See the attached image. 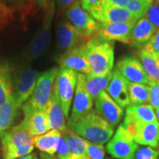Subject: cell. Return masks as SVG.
I'll return each mask as SVG.
<instances>
[{
	"label": "cell",
	"mask_w": 159,
	"mask_h": 159,
	"mask_svg": "<svg viewBox=\"0 0 159 159\" xmlns=\"http://www.w3.org/2000/svg\"><path fill=\"white\" fill-rule=\"evenodd\" d=\"M85 43L63 52L58 60L61 68L71 69L84 75L91 74Z\"/></svg>",
	"instance_id": "30bf717a"
},
{
	"label": "cell",
	"mask_w": 159,
	"mask_h": 159,
	"mask_svg": "<svg viewBox=\"0 0 159 159\" xmlns=\"http://www.w3.org/2000/svg\"><path fill=\"white\" fill-rule=\"evenodd\" d=\"M154 2V0H131L125 8L139 20L145 16Z\"/></svg>",
	"instance_id": "f546056e"
},
{
	"label": "cell",
	"mask_w": 159,
	"mask_h": 159,
	"mask_svg": "<svg viewBox=\"0 0 159 159\" xmlns=\"http://www.w3.org/2000/svg\"><path fill=\"white\" fill-rule=\"evenodd\" d=\"M139 145L122 125H119L113 138L106 145V150L114 158L135 159Z\"/></svg>",
	"instance_id": "52a82bcc"
},
{
	"label": "cell",
	"mask_w": 159,
	"mask_h": 159,
	"mask_svg": "<svg viewBox=\"0 0 159 159\" xmlns=\"http://www.w3.org/2000/svg\"><path fill=\"white\" fill-rule=\"evenodd\" d=\"M58 71L57 67H52L40 74L31 97L21 106L25 117L23 120L27 124L31 116L35 112L43 111L46 105L48 103L52 94Z\"/></svg>",
	"instance_id": "277c9868"
},
{
	"label": "cell",
	"mask_w": 159,
	"mask_h": 159,
	"mask_svg": "<svg viewBox=\"0 0 159 159\" xmlns=\"http://www.w3.org/2000/svg\"><path fill=\"white\" fill-rule=\"evenodd\" d=\"M49 121L43 111L35 112L28 122V130L32 136H41L48 132Z\"/></svg>",
	"instance_id": "f1b7e54d"
},
{
	"label": "cell",
	"mask_w": 159,
	"mask_h": 159,
	"mask_svg": "<svg viewBox=\"0 0 159 159\" xmlns=\"http://www.w3.org/2000/svg\"><path fill=\"white\" fill-rule=\"evenodd\" d=\"M158 122L153 107L149 104L128 105L125 111L124 127Z\"/></svg>",
	"instance_id": "e0dca14e"
},
{
	"label": "cell",
	"mask_w": 159,
	"mask_h": 159,
	"mask_svg": "<svg viewBox=\"0 0 159 159\" xmlns=\"http://www.w3.org/2000/svg\"><path fill=\"white\" fill-rule=\"evenodd\" d=\"M95 108L97 114L114 128L120 123L124 116L123 108L105 91L101 93L95 100Z\"/></svg>",
	"instance_id": "4fadbf2b"
},
{
	"label": "cell",
	"mask_w": 159,
	"mask_h": 159,
	"mask_svg": "<svg viewBox=\"0 0 159 159\" xmlns=\"http://www.w3.org/2000/svg\"><path fill=\"white\" fill-rule=\"evenodd\" d=\"M77 74L69 69L60 68L55 79L54 89L62 105L65 116L69 118V111L76 89Z\"/></svg>",
	"instance_id": "8992f818"
},
{
	"label": "cell",
	"mask_w": 159,
	"mask_h": 159,
	"mask_svg": "<svg viewBox=\"0 0 159 159\" xmlns=\"http://www.w3.org/2000/svg\"><path fill=\"white\" fill-rule=\"evenodd\" d=\"M81 7L94 17L104 9L107 0H79Z\"/></svg>",
	"instance_id": "4dcf8cb0"
},
{
	"label": "cell",
	"mask_w": 159,
	"mask_h": 159,
	"mask_svg": "<svg viewBox=\"0 0 159 159\" xmlns=\"http://www.w3.org/2000/svg\"><path fill=\"white\" fill-rule=\"evenodd\" d=\"M150 104L155 108H159V83L150 85Z\"/></svg>",
	"instance_id": "d590c367"
},
{
	"label": "cell",
	"mask_w": 159,
	"mask_h": 159,
	"mask_svg": "<svg viewBox=\"0 0 159 159\" xmlns=\"http://www.w3.org/2000/svg\"><path fill=\"white\" fill-rule=\"evenodd\" d=\"M7 1H10V2H16V1H19V0H7Z\"/></svg>",
	"instance_id": "f6af8a7d"
},
{
	"label": "cell",
	"mask_w": 159,
	"mask_h": 159,
	"mask_svg": "<svg viewBox=\"0 0 159 159\" xmlns=\"http://www.w3.org/2000/svg\"><path fill=\"white\" fill-rule=\"evenodd\" d=\"M141 49L148 52L159 55V29H157L153 35L151 36L148 41Z\"/></svg>",
	"instance_id": "836d02e7"
},
{
	"label": "cell",
	"mask_w": 159,
	"mask_h": 159,
	"mask_svg": "<svg viewBox=\"0 0 159 159\" xmlns=\"http://www.w3.org/2000/svg\"><path fill=\"white\" fill-rule=\"evenodd\" d=\"M158 148H159V147H158Z\"/></svg>",
	"instance_id": "681fc988"
},
{
	"label": "cell",
	"mask_w": 159,
	"mask_h": 159,
	"mask_svg": "<svg viewBox=\"0 0 159 159\" xmlns=\"http://www.w3.org/2000/svg\"><path fill=\"white\" fill-rule=\"evenodd\" d=\"M58 1L59 5L61 6L62 8H68L69 7L75 3L77 0H57Z\"/></svg>",
	"instance_id": "f35d334b"
},
{
	"label": "cell",
	"mask_w": 159,
	"mask_h": 159,
	"mask_svg": "<svg viewBox=\"0 0 159 159\" xmlns=\"http://www.w3.org/2000/svg\"><path fill=\"white\" fill-rule=\"evenodd\" d=\"M39 75L29 66L19 67L13 72V95L20 108L31 97Z\"/></svg>",
	"instance_id": "5b68a950"
},
{
	"label": "cell",
	"mask_w": 159,
	"mask_h": 159,
	"mask_svg": "<svg viewBox=\"0 0 159 159\" xmlns=\"http://www.w3.org/2000/svg\"><path fill=\"white\" fill-rule=\"evenodd\" d=\"M92 110L93 100L85 88V75L78 73L71 116L68 121H76Z\"/></svg>",
	"instance_id": "8fae6325"
},
{
	"label": "cell",
	"mask_w": 159,
	"mask_h": 159,
	"mask_svg": "<svg viewBox=\"0 0 159 159\" xmlns=\"http://www.w3.org/2000/svg\"><path fill=\"white\" fill-rule=\"evenodd\" d=\"M39 156L41 159H58L57 158V157L55 156L54 155H49L43 152H40Z\"/></svg>",
	"instance_id": "ab89813d"
},
{
	"label": "cell",
	"mask_w": 159,
	"mask_h": 159,
	"mask_svg": "<svg viewBox=\"0 0 159 159\" xmlns=\"http://www.w3.org/2000/svg\"><path fill=\"white\" fill-rule=\"evenodd\" d=\"M43 111L48 118L49 130H57L63 133L68 129L62 105L55 89Z\"/></svg>",
	"instance_id": "ac0fdd59"
},
{
	"label": "cell",
	"mask_w": 159,
	"mask_h": 159,
	"mask_svg": "<svg viewBox=\"0 0 159 159\" xmlns=\"http://www.w3.org/2000/svg\"><path fill=\"white\" fill-rule=\"evenodd\" d=\"M105 91L122 108L131 104L127 80L116 68L113 70L112 78Z\"/></svg>",
	"instance_id": "d6986e66"
},
{
	"label": "cell",
	"mask_w": 159,
	"mask_h": 159,
	"mask_svg": "<svg viewBox=\"0 0 159 159\" xmlns=\"http://www.w3.org/2000/svg\"><path fill=\"white\" fill-rule=\"evenodd\" d=\"M156 28L146 17L135 23L130 35V44L133 47H142L156 31Z\"/></svg>",
	"instance_id": "44dd1931"
},
{
	"label": "cell",
	"mask_w": 159,
	"mask_h": 159,
	"mask_svg": "<svg viewBox=\"0 0 159 159\" xmlns=\"http://www.w3.org/2000/svg\"><path fill=\"white\" fill-rule=\"evenodd\" d=\"M135 23L101 24L95 35L106 41H116L129 44L130 33Z\"/></svg>",
	"instance_id": "2e32d148"
},
{
	"label": "cell",
	"mask_w": 159,
	"mask_h": 159,
	"mask_svg": "<svg viewBox=\"0 0 159 159\" xmlns=\"http://www.w3.org/2000/svg\"><path fill=\"white\" fill-rule=\"evenodd\" d=\"M135 159H159V150L150 147H142L137 150Z\"/></svg>",
	"instance_id": "d6a6232c"
},
{
	"label": "cell",
	"mask_w": 159,
	"mask_h": 159,
	"mask_svg": "<svg viewBox=\"0 0 159 159\" xmlns=\"http://www.w3.org/2000/svg\"><path fill=\"white\" fill-rule=\"evenodd\" d=\"M155 112H156L157 121H158V125H159V108H156V109H155Z\"/></svg>",
	"instance_id": "b9f144b4"
},
{
	"label": "cell",
	"mask_w": 159,
	"mask_h": 159,
	"mask_svg": "<svg viewBox=\"0 0 159 159\" xmlns=\"http://www.w3.org/2000/svg\"><path fill=\"white\" fill-rule=\"evenodd\" d=\"M67 127L89 142L101 144L109 142L114 132V128L99 116L96 110H92L76 121H68Z\"/></svg>",
	"instance_id": "6da1fadb"
},
{
	"label": "cell",
	"mask_w": 159,
	"mask_h": 159,
	"mask_svg": "<svg viewBox=\"0 0 159 159\" xmlns=\"http://www.w3.org/2000/svg\"><path fill=\"white\" fill-rule=\"evenodd\" d=\"M57 40L59 47L63 52L84 44L89 41L69 21H63L59 24L57 29Z\"/></svg>",
	"instance_id": "9a60e30c"
},
{
	"label": "cell",
	"mask_w": 159,
	"mask_h": 159,
	"mask_svg": "<svg viewBox=\"0 0 159 159\" xmlns=\"http://www.w3.org/2000/svg\"><path fill=\"white\" fill-rule=\"evenodd\" d=\"M138 56L150 80V85L159 83V55L140 49Z\"/></svg>",
	"instance_id": "603a6c76"
},
{
	"label": "cell",
	"mask_w": 159,
	"mask_h": 159,
	"mask_svg": "<svg viewBox=\"0 0 159 159\" xmlns=\"http://www.w3.org/2000/svg\"><path fill=\"white\" fill-rule=\"evenodd\" d=\"M116 69L129 82L150 85V80L142 63L136 57L127 56L120 59L116 63Z\"/></svg>",
	"instance_id": "7c38bea8"
},
{
	"label": "cell",
	"mask_w": 159,
	"mask_h": 159,
	"mask_svg": "<svg viewBox=\"0 0 159 159\" xmlns=\"http://www.w3.org/2000/svg\"><path fill=\"white\" fill-rule=\"evenodd\" d=\"M137 144L158 148L159 146V125L158 122L133 125L125 127Z\"/></svg>",
	"instance_id": "5bb4252c"
},
{
	"label": "cell",
	"mask_w": 159,
	"mask_h": 159,
	"mask_svg": "<svg viewBox=\"0 0 159 159\" xmlns=\"http://www.w3.org/2000/svg\"><path fill=\"white\" fill-rule=\"evenodd\" d=\"M107 159H111V158H107Z\"/></svg>",
	"instance_id": "c3c4849f"
},
{
	"label": "cell",
	"mask_w": 159,
	"mask_h": 159,
	"mask_svg": "<svg viewBox=\"0 0 159 159\" xmlns=\"http://www.w3.org/2000/svg\"><path fill=\"white\" fill-rule=\"evenodd\" d=\"M94 18L100 24L135 23L138 21L125 7L109 5H106Z\"/></svg>",
	"instance_id": "ffe728a7"
},
{
	"label": "cell",
	"mask_w": 159,
	"mask_h": 159,
	"mask_svg": "<svg viewBox=\"0 0 159 159\" xmlns=\"http://www.w3.org/2000/svg\"><path fill=\"white\" fill-rule=\"evenodd\" d=\"M1 11H2V5L1 3H0V12H1Z\"/></svg>",
	"instance_id": "bcb514c9"
},
{
	"label": "cell",
	"mask_w": 159,
	"mask_h": 159,
	"mask_svg": "<svg viewBox=\"0 0 159 159\" xmlns=\"http://www.w3.org/2000/svg\"><path fill=\"white\" fill-rule=\"evenodd\" d=\"M33 159H39V158H38V156H37L36 153H35V155H34V157H33Z\"/></svg>",
	"instance_id": "7bdbcfd3"
},
{
	"label": "cell",
	"mask_w": 159,
	"mask_h": 159,
	"mask_svg": "<svg viewBox=\"0 0 159 159\" xmlns=\"http://www.w3.org/2000/svg\"><path fill=\"white\" fill-rule=\"evenodd\" d=\"M54 13V5L50 4L46 9L41 26L36 32V34L35 35L29 47L27 56L29 60L33 61L41 56L48 48Z\"/></svg>",
	"instance_id": "9c48e42d"
},
{
	"label": "cell",
	"mask_w": 159,
	"mask_h": 159,
	"mask_svg": "<svg viewBox=\"0 0 159 159\" xmlns=\"http://www.w3.org/2000/svg\"><path fill=\"white\" fill-rule=\"evenodd\" d=\"M112 76L113 71L104 76H94L91 74L85 75V88L93 101L96 100L101 93L106 91Z\"/></svg>",
	"instance_id": "484cf974"
},
{
	"label": "cell",
	"mask_w": 159,
	"mask_h": 159,
	"mask_svg": "<svg viewBox=\"0 0 159 159\" xmlns=\"http://www.w3.org/2000/svg\"><path fill=\"white\" fill-rule=\"evenodd\" d=\"M131 104L142 105L150 103V85L139 84L127 80Z\"/></svg>",
	"instance_id": "83f0119b"
},
{
	"label": "cell",
	"mask_w": 159,
	"mask_h": 159,
	"mask_svg": "<svg viewBox=\"0 0 159 159\" xmlns=\"http://www.w3.org/2000/svg\"><path fill=\"white\" fill-rule=\"evenodd\" d=\"M155 2H158L159 3V0H154Z\"/></svg>",
	"instance_id": "7dc6e473"
},
{
	"label": "cell",
	"mask_w": 159,
	"mask_h": 159,
	"mask_svg": "<svg viewBox=\"0 0 159 159\" xmlns=\"http://www.w3.org/2000/svg\"><path fill=\"white\" fill-rule=\"evenodd\" d=\"M13 95V69L7 61H0V107Z\"/></svg>",
	"instance_id": "d4e9b609"
},
{
	"label": "cell",
	"mask_w": 159,
	"mask_h": 159,
	"mask_svg": "<svg viewBox=\"0 0 159 159\" xmlns=\"http://www.w3.org/2000/svg\"><path fill=\"white\" fill-rule=\"evenodd\" d=\"M57 157L58 159H69V151L68 145L63 138L61 139L57 149Z\"/></svg>",
	"instance_id": "8d00e7d4"
},
{
	"label": "cell",
	"mask_w": 159,
	"mask_h": 159,
	"mask_svg": "<svg viewBox=\"0 0 159 159\" xmlns=\"http://www.w3.org/2000/svg\"><path fill=\"white\" fill-rule=\"evenodd\" d=\"M131 0H107V5L116 7H125Z\"/></svg>",
	"instance_id": "74e56055"
},
{
	"label": "cell",
	"mask_w": 159,
	"mask_h": 159,
	"mask_svg": "<svg viewBox=\"0 0 159 159\" xmlns=\"http://www.w3.org/2000/svg\"><path fill=\"white\" fill-rule=\"evenodd\" d=\"M34 155H35V153L29 154V155H27V156L21 157V158H17V159H33V157H34Z\"/></svg>",
	"instance_id": "60d3db41"
},
{
	"label": "cell",
	"mask_w": 159,
	"mask_h": 159,
	"mask_svg": "<svg viewBox=\"0 0 159 159\" xmlns=\"http://www.w3.org/2000/svg\"><path fill=\"white\" fill-rule=\"evenodd\" d=\"M81 159H90V158H89L88 156H85V157H84V158H81Z\"/></svg>",
	"instance_id": "ee69618b"
},
{
	"label": "cell",
	"mask_w": 159,
	"mask_h": 159,
	"mask_svg": "<svg viewBox=\"0 0 159 159\" xmlns=\"http://www.w3.org/2000/svg\"><path fill=\"white\" fill-rule=\"evenodd\" d=\"M19 108L20 107L18 105L13 95L0 107V132L11 128L15 122Z\"/></svg>",
	"instance_id": "4316f807"
},
{
	"label": "cell",
	"mask_w": 159,
	"mask_h": 159,
	"mask_svg": "<svg viewBox=\"0 0 159 159\" xmlns=\"http://www.w3.org/2000/svg\"><path fill=\"white\" fill-rule=\"evenodd\" d=\"M63 138L68 145L69 159H81L87 156V140L72 132L68 128L62 133Z\"/></svg>",
	"instance_id": "cb8c5ba5"
},
{
	"label": "cell",
	"mask_w": 159,
	"mask_h": 159,
	"mask_svg": "<svg viewBox=\"0 0 159 159\" xmlns=\"http://www.w3.org/2000/svg\"><path fill=\"white\" fill-rule=\"evenodd\" d=\"M66 16L69 22L88 40L95 35L101 25L89 12L81 7L79 0L67 8Z\"/></svg>",
	"instance_id": "ba28073f"
},
{
	"label": "cell",
	"mask_w": 159,
	"mask_h": 159,
	"mask_svg": "<svg viewBox=\"0 0 159 159\" xmlns=\"http://www.w3.org/2000/svg\"><path fill=\"white\" fill-rule=\"evenodd\" d=\"M86 155L90 159H105L104 145L91 142L87 140Z\"/></svg>",
	"instance_id": "1f68e13d"
},
{
	"label": "cell",
	"mask_w": 159,
	"mask_h": 159,
	"mask_svg": "<svg viewBox=\"0 0 159 159\" xmlns=\"http://www.w3.org/2000/svg\"><path fill=\"white\" fill-rule=\"evenodd\" d=\"M2 159H17L30 154L34 149L28 124L22 120L16 126L0 132Z\"/></svg>",
	"instance_id": "7a4b0ae2"
},
{
	"label": "cell",
	"mask_w": 159,
	"mask_h": 159,
	"mask_svg": "<svg viewBox=\"0 0 159 159\" xmlns=\"http://www.w3.org/2000/svg\"><path fill=\"white\" fill-rule=\"evenodd\" d=\"M91 67V75L104 76L113 71L114 63V42L94 35L85 43Z\"/></svg>",
	"instance_id": "3957f363"
},
{
	"label": "cell",
	"mask_w": 159,
	"mask_h": 159,
	"mask_svg": "<svg viewBox=\"0 0 159 159\" xmlns=\"http://www.w3.org/2000/svg\"><path fill=\"white\" fill-rule=\"evenodd\" d=\"M144 17H146L156 29H159V3L154 2Z\"/></svg>",
	"instance_id": "e575fe53"
},
{
	"label": "cell",
	"mask_w": 159,
	"mask_h": 159,
	"mask_svg": "<svg viewBox=\"0 0 159 159\" xmlns=\"http://www.w3.org/2000/svg\"><path fill=\"white\" fill-rule=\"evenodd\" d=\"M62 137L60 130H50L44 134L33 137V144L41 152L55 155Z\"/></svg>",
	"instance_id": "7402d4cb"
}]
</instances>
